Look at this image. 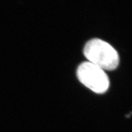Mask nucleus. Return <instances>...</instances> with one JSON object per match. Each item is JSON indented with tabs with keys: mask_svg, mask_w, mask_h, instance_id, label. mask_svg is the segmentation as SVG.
Wrapping results in <instances>:
<instances>
[{
	"mask_svg": "<svg viewBox=\"0 0 132 132\" xmlns=\"http://www.w3.org/2000/svg\"><path fill=\"white\" fill-rule=\"evenodd\" d=\"M84 54L89 62L103 70H113L119 63L117 51L111 45L99 39H91L84 48Z\"/></svg>",
	"mask_w": 132,
	"mask_h": 132,
	"instance_id": "obj_1",
	"label": "nucleus"
},
{
	"mask_svg": "<svg viewBox=\"0 0 132 132\" xmlns=\"http://www.w3.org/2000/svg\"><path fill=\"white\" fill-rule=\"evenodd\" d=\"M77 75L82 85L95 93H104L110 86V80L105 71L89 61L78 66Z\"/></svg>",
	"mask_w": 132,
	"mask_h": 132,
	"instance_id": "obj_2",
	"label": "nucleus"
}]
</instances>
